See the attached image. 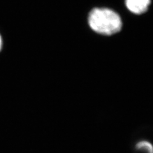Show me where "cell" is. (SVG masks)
Returning <instances> with one entry per match:
<instances>
[{"label": "cell", "mask_w": 153, "mask_h": 153, "mask_svg": "<svg viewBox=\"0 0 153 153\" xmlns=\"http://www.w3.org/2000/svg\"><path fill=\"white\" fill-rule=\"evenodd\" d=\"M136 153H153V145L149 142L142 140L135 146Z\"/></svg>", "instance_id": "3"}, {"label": "cell", "mask_w": 153, "mask_h": 153, "mask_svg": "<svg viewBox=\"0 0 153 153\" xmlns=\"http://www.w3.org/2000/svg\"><path fill=\"white\" fill-rule=\"evenodd\" d=\"M89 25L99 34L112 35L120 31L123 23L121 17L112 10L96 8L89 14Z\"/></svg>", "instance_id": "1"}, {"label": "cell", "mask_w": 153, "mask_h": 153, "mask_svg": "<svg viewBox=\"0 0 153 153\" xmlns=\"http://www.w3.org/2000/svg\"><path fill=\"white\" fill-rule=\"evenodd\" d=\"M1 47H2V39H1V35H0V50L1 49Z\"/></svg>", "instance_id": "4"}, {"label": "cell", "mask_w": 153, "mask_h": 153, "mask_svg": "<svg viewBox=\"0 0 153 153\" xmlns=\"http://www.w3.org/2000/svg\"><path fill=\"white\" fill-rule=\"evenodd\" d=\"M126 6L132 13L140 15L147 11L151 0H125Z\"/></svg>", "instance_id": "2"}]
</instances>
